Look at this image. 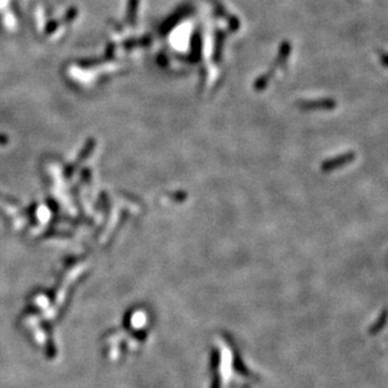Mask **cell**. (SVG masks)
<instances>
[{"label":"cell","mask_w":388,"mask_h":388,"mask_svg":"<svg viewBox=\"0 0 388 388\" xmlns=\"http://www.w3.org/2000/svg\"><path fill=\"white\" fill-rule=\"evenodd\" d=\"M386 320H387V312H384L383 314H382L381 318H379V320L377 321L376 324H374L372 328H371V330H370L371 334H376V333H378L379 330L383 328V325H384V323H386Z\"/></svg>","instance_id":"1"}]
</instances>
